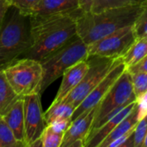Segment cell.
<instances>
[{
    "label": "cell",
    "mask_w": 147,
    "mask_h": 147,
    "mask_svg": "<svg viewBox=\"0 0 147 147\" xmlns=\"http://www.w3.org/2000/svg\"><path fill=\"white\" fill-rule=\"evenodd\" d=\"M78 9L70 13L29 15L31 44L22 58L41 60L77 35Z\"/></svg>",
    "instance_id": "obj_1"
},
{
    "label": "cell",
    "mask_w": 147,
    "mask_h": 147,
    "mask_svg": "<svg viewBox=\"0 0 147 147\" xmlns=\"http://www.w3.org/2000/svg\"><path fill=\"white\" fill-rule=\"evenodd\" d=\"M146 3L110 9L99 13H84L81 10L76 18L77 34L89 45L120 28L132 26Z\"/></svg>",
    "instance_id": "obj_2"
},
{
    "label": "cell",
    "mask_w": 147,
    "mask_h": 147,
    "mask_svg": "<svg viewBox=\"0 0 147 147\" xmlns=\"http://www.w3.org/2000/svg\"><path fill=\"white\" fill-rule=\"evenodd\" d=\"M30 44L29 15L10 6L0 22V68L22 57Z\"/></svg>",
    "instance_id": "obj_3"
},
{
    "label": "cell",
    "mask_w": 147,
    "mask_h": 147,
    "mask_svg": "<svg viewBox=\"0 0 147 147\" xmlns=\"http://www.w3.org/2000/svg\"><path fill=\"white\" fill-rule=\"evenodd\" d=\"M88 57V45L77 34L60 48L40 60L43 71L40 94L55 80L62 77L68 68L87 59Z\"/></svg>",
    "instance_id": "obj_4"
},
{
    "label": "cell",
    "mask_w": 147,
    "mask_h": 147,
    "mask_svg": "<svg viewBox=\"0 0 147 147\" xmlns=\"http://www.w3.org/2000/svg\"><path fill=\"white\" fill-rule=\"evenodd\" d=\"M3 72L15 92L21 97L40 94L43 71L39 60L28 58L16 59L5 66Z\"/></svg>",
    "instance_id": "obj_5"
},
{
    "label": "cell",
    "mask_w": 147,
    "mask_h": 147,
    "mask_svg": "<svg viewBox=\"0 0 147 147\" xmlns=\"http://www.w3.org/2000/svg\"><path fill=\"white\" fill-rule=\"evenodd\" d=\"M134 101H136V97L134 93L131 75L125 70L108 93L96 105L94 121L89 135L102 125L109 114Z\"/></svg>",
    "instance_id": "obj_6"
},
{
    "label": "cell",
    "mask_w": 147,
    "mask_h": 147,
    "mask_svg": "<svg viewBox=\"0 0 147 147\" xmlns=\"http://www.w3.org/2000/svg\"><path fill=\"white\" fill-rule=\"evenodd\" d=\"M118 59H110L101 56H89L87 60L89 69L78 85L64 99L77 108L91 90L105 78L112 67L118 62Z\"/></svg>",
    "instance_id": "obj_7"
},
{
    "label": "cell",
    "mask_w": 147,
    "mask_h": 147,
    "mask_svg": "<svg viewBox=\"0 0 147 147\" xmlns=\"http://www.w3.org/2000/svg\"><path fill=\"white\" fill-rule=\"evenodd\" d=\"M132 26L120 28L88 45L89 56L96 55L110 59L124 56L135 41Z\"/></svg>",
    "instance_id": "obj_8"
},
{
    "label": "cell",
    "mask_w": 147,
    "mask_h": 147,
    "mask_svg": "<svg viewBox=\"0 0 147 147\" xmlns=\"http://www.w3.org/2000/svg\"><path fill=\"white\" fill-rule=\"evenodd\" d=\"M22 98L24 109L25 145L26 147H31L36 140L40 138L47 127V123L41 107L40 94H32L25 96Z\"/></svg>",
    "instance_id": "obj_9"
},
{
    "label": "cell",
    "mask_w": 147,
    "mask_h": 147,
    "mask_svg": "<svg viewBox=\"0 0 147 147\" xmlns=\"http://www.w3.org/2000/svg\"><path fill=\"white\" fill-rule=\"evenodd\" d=\"M125 70L126 66L122 61V59L120 58L118 62L112 67L109 72L105 76V78L91 90V92L84 99V101L76 108L72 115L71 121L76 119L84 112L95 108L103 98V96L108 93V91L111 89V87L115 84V83L118 80L121 75L125 71Z\"/></svg>",
    "instance_id": "obj_10"
},
{
    "label": "cell",
    "mask_w": 147,
    "mask_h": 147,
    "mask_svg": "<svg viewBox=\"0 0 147 147\" xmlns=\"http://www.w3.org/2000/svg\"><path fill=\"white\" fill-rule=\"evenodd\" d=\"M96 106L72 120L63 136L60 147H84L85 140L90 132Z\"/></svg>",
    "instance_id": "obj_11"
},
{
    "label": "cell",
    "mask_w": 147,
    "mask_h": 147,
    "mask_svg": "<svg viewBox=\"0 0 147 147\" xmlns=\"http://www.w3.org/2000/svg\"><path fill=\"white\" fill-rule=\"evenodd\" d=\"M136 105L137 101H134L109 114L102 125L87 137L84 147H99V145L102 142V140L122 120H124L134 110Z\"/></svg>",
    "instance_id": "obj_12"
},
{
    "label": "cell",
    "mask_w": 147,
    "mask_h": 147,
    "mask_svg": "<svg viewBox=\"0 0 147 147\" xmlns=\"http://www.w3.org/2000/svg\"><path fill=\"white\" fill-rule=\"evenodd\" d=\"M89 69L88 60H82L70 68L62 75V82L54 97L53 102L64 100L81 82Z\"/></svg>",
    "instance_id": "obj_13"
},
{
    "label": "cell",
    "mask_w": 147,
    "mask_h": 147,
    "mask_svg": "<svg viewBox=\"0 0 147 147\" xmlns=\"http://www.w3.org/2000/svg\"><path fill=\"white\" fill-rule=\"evenodd\" d=\"M3 118L13 132L16 139L25 145V128H24V109L23 98L18 99L8 112L3 115Z\"/></svg>",
    "instance_id": "obj_14"
},
{
    "label": "cell",
    "mask_w": 147,
    "mask_h": 147,
    "mask_svg": "<svg viewBox=\"0 0 147 147\" xmlns=\"http://www.w3.org/2000/svg\"><path fill=\"white\" fill-rule=\"evenodd\" d=\"M78 9V0H41L31 15L70 13Z\"/></svg>",
    "instance_id": "obj_15"
},
{
    "label": "cell",
    "mask_w": 147,
    "mask_h": 147,
    "mask_svg": "<svg viewBox=\"0 0 147 147\" xmlns=\"http://www.w3.org/2000/svg\"><path fill=\"white\" fill-rule=\"evenodd\" d=\"M138 121V106L136 105L134 110L124 120H122L102 140V142L99 145V147H109L110 144L114 142L116 139L133 130L136 127Z\"/></svg>",
    "instance_id": "obj_16"
},
{
    "label": "cell",
    "mask_w": 147,
    "mask_h": 147,
    "mask_svg": "<svg viewBox=\"0 0 147 147\" xmlns=\"http://www.w3.org/2000/svg\"><path fill=\"white\" fill-rule=\"evenodd\" d=\"M9 83L8 82L3 69L0 68V116L5 115L13 104L20 99Z\"/></svg>",
    "instance_id": "obj_17"
},
{
    "label": "cell",
    "mask_w": 147,
    "mask_h": 147,
    "mask_svg": "<svg viewBox=\"0 0 147 147\" xmlns=\"http://www.w3.org/2000/svg\"><path fill=\"white\" fill-rule=\"evenodd\" d=\"M76 108L71 102L62 100L52 102L48 109L44 113V118L47 125L50 122L59 119H71Z\"/></svg>",
    "instance_id": "obj_18"
},
{
    "label": "cell",
    "mask_w": 147,
    "mask_h": 147,
    "mask_svg": "<svg viewBox=\"0 0 147 147\" xmlns=\"http://www.w3.org/2000/svg\"><path fill=\"white\" fill-rule=\"evenodd\" d=\"M146 55H147V36L136 39L121 59L126 69H127L142 59Z\"/></svg>",
    "instance_id": "obj_19"
},
{
    "label": "cell",
    "mask_w": 147,
    "mask_h": 147,
    "mask_svg": "<svg viewBox=\"0 0 147 147\" xmlns=\"http://www.w3.org/2000/svg\"><path fill=\"white\" fill-rule=\"evenodd\" d=\"M146 2L147 0H93L90 12L99 13L110 9L140 4Z\"/></svg>",
    "instance_id": "obj_20"
},
{
    "label": "cell",
    "mask_w": 147,
    "mask_h": 147,
    "mask_svg": "<svg viewBox=\"0 0 147 147\" xmlns=\"http://www.w3.org/2000/svg\"><path fill=\"white\" fill-rule=\"evenodd\" d=\"M0 147H25L16 139L3 116H0Z\"/></svg>",
    "instance_id": "obj_21"
},
{
    "label": "cell",
    "mask_w": 147,
    "mask_h": 147,
    "mask_svg": "<svg viewBox=\"0 0 147 147\" xmlns=\"http://www.w3.org/2000/svg\"><path fill=\"white\" fill-rule=\"evenodd\" d=\"M63 136L64 134L55 132L49 126H47L40 138L41 147H60Z\"/></svg>",
    "instance_id": "obj_22"
},
{
    "label": "cell",
    "mask_w": 147,
    "mask_h": 147,
    "mask_svg": "<svg viewBox=\"0 0 147 147\" xmlns=\"http://www.w3.org/2000/svg\"><path fill=\"white\" fill-rule=\"evenodd\" d=\"M132 27L136 39L147 36V2Z\"/></svg>",
    "instance_id": "obj_23"
},
{
    "label": "cell",
    "mask_w": 147,
    "mask_h": 147,
    "mask_svg": "<svg viewBox=\"0 0 147 147\" xmlns=\"http://www.w3.org/2000/svg\"><path fill=\"white\" fill-rule=\"evenodd\" d=\"M131 75L134 93L138 98L147 90V72H137Z\"/></svg>",
    "instance_id": "obj_24"
},
{
    "label": "cell",
    "mask_w": 147,
    "mask_h": 147,
    "mask_svg": "<svg viewBox=\"0 0 147 147\" xmlns=\"http://www.w3.org/2000/svg\"><path fill=\"white\" fill-rule=\"evenodd\" d=\"M147 132V115L140 120L133 135V147H142Z\"/></svg>",
    "instance_id": "obj_25"
},
{
    "label": "cell",
    "mask_w": 147,
    "mask_h": 147,
    "mask_svg": "<svg viewBox=\"0 0 147 147\" xmlns=\"http://www.w3.org/2000/svg\"><path fill=\"white\" fill-rule=\"evenodd\" d=\"M10 6L18 9L24 14L31 15L41 0H9Z\"/></svg>",
    "instance_id": "obj_26"
},
{
    "label": "cell",
    "mask_w": 147,
    "mask_h": 147,
    "mask_svg": "<svg viewBox=\"0 0 147 147\" xmlns=\"http://www.w3.org/2000/svg\"><path fill=\"white\" fill-rule=\"evenodd\" d=\"M71 122V119H59L50 122L47 126H49L55 132L65 134V131L68 129Z\"/></svg>",
    "instance_id": "obj_27"
},
{
    "label": "cell",
    "mask_w": 147,
    "mask_h": 147,
    "mask_svg": "<svg viewBox=\"0 0 147 147\" xmlns=\"http://www.w3.org/2000/svg\"><path fill=\"white\" fill-rule=\"evenodd\" d=\"M136 101L138 106V119L140 121L147 115V90L136 98Z\"/></svg>",
    "instance_id": "obj_28"
},
{
    "label": "cell",
    "mask_w": 147,
    "mask_h": 147,
    "mask_svg": "<svg viewBox=\"0 0 147 147\" xmlns=\"http://www.w3.org/2000/svg\"><path fill=\"white\" fill-rule=\"evenodd\" d=\"M130 74L137 73V72H147V55H146L142 59L137 62L133 66L126 69Z\"/></svg>",
    "instance_id": "obj_29"
},
{
    "label": "cell",
    "mask_w": 147,
    "mask_h": 147,
    "mask_svg": "<svg viewBox=\"0 0 147 147\" xmlns=\"http://www.w3.org/2000/svg\"><path fill=\"white\" fill-rule=\"evenodd\" d=\"M78 6L79 9L84 12L88 13L91 11V7L93 3V0H78Z\"/></svg>",
    "instance_id": "obj_30"
},
{
    "label": "cell",
    "mask_w": 147,
    "mask_h": 147,
    "mask_svg": "<svg viewBox=\"0 0 147 147\" xmlns=\"http://www.w3.org/2000/svg\"><path fill=\"white\" fill-rule=\"evenodd\" d=\"M9 7L10 3L9 0H0V22L6 15Z\"/></svg>",
    "instance_id": "obj_31"
},
{
    "label": "cell",
    "mask_w": 147,
    "mask_h": 147,
    "mask_svg": "<svg viewBox=\"0 0 147 147\" xmlns=\"http://www.w3.org/2000/svg\"><path fill=\"white\" fill-rule=\"evenodd\" d=\"M142 147H147V132L146 134V138H145V140H144V143H143Z\"/></svg>",
    "instance_id": "obj_32"
}]
</instances>
